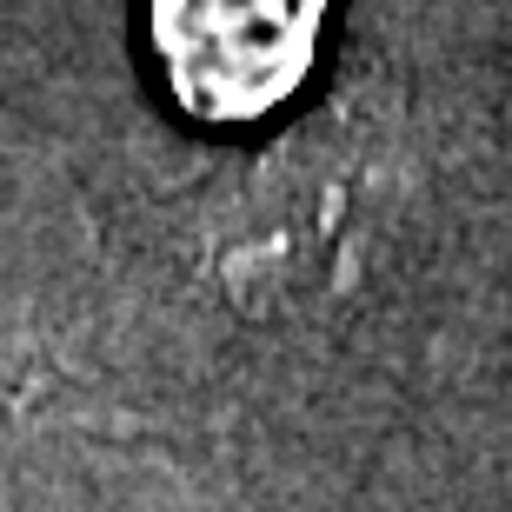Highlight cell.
Instances as JSON below:
<instances>
[{
	"mask_svg": "<svg viewBox=\"0 0 512 512\" xmlns=\"http://www.w3.org/2000/svg\"><path fill=\"white\" fill-rule=\"evenodd\" d=\"M153 40L200 120H253L300 87L320 0H153Z\"/></svg>",
	"mask_w": 512,
	"mask_h": 512,
	"instance_id": "obj_1",
	"label": "cell"
},
{
	"mask_svg": "<svg viewBox=\"0 0 512 512\" xmlns=\"http://www.w3.org/2000/svg\"><path fill=\"white\" fill-rule=\"evenodd\" d=\"M280 167L247 180L233 193V227H227V260L233 273L253 266V273H300L313 253L340 233L346 220V180L340 173H320L306 153H273Z\"/></svg>",
	"mask_w": 512,
	"mask_h": 512,
	"instance_id": "obj_2",
	"label": "cell"
}]
</instances>
